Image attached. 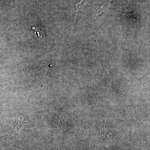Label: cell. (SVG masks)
Here are the masks:
<instances>
[{"label": "cell", "instance_id": "obj_1", "mask_svg": "<svg viewBox=\"0 0 150 150\" xmlns=\"http://www.w3.org/2000/svg\"><path fill=\"white\" fill-rule=\"evenodd\" d=\"M83 1H84V0H82V1H81L80 2H79V3H77V4H76V13H77V12H78V11H79V6L81 4H82V3L83 2Z\"/></svg>", "mask_w": 150, "mask_h": 150}]
</instances>
